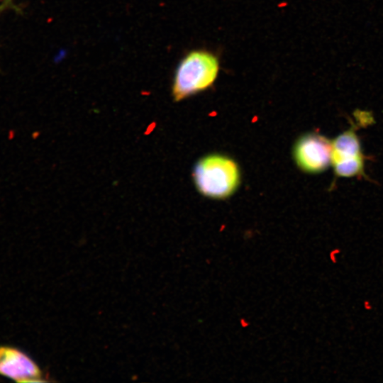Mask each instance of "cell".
Returning <instances> with one entry per match:
<instances>
[{
    "mask_svg": "<svg viewBox=\"0 0 383 383\" xmlns=\"http://www.w3.org/2000/svg\"><path fill=\"white\" fill-rule=\"evenodd\" d=\"M218 72L219 60L215 54L205 50L189 52L175 70L172 87L173 99L179 101L209 88Z\"/></svg>",
    "mask_w": 383,
    "mask_h": 383,
    "instance_id": "6da1fadb",
    "label": "cell"
},
{
    "mask_svg": "<svg viewBox=\"0 0 383 383\" xmlns=\"http://www.w3.org/2000/svg\"><path fill=\"white\" fill-rule=\"evenodd\" d=\"M192 177L197 190L213 199L229 196L240 182V171L236 162L221 155L201 158L194 167Z\"/></svg>",
    "mask_w": 383,
    "mask_h": 383,
    "instance_id": "7a4b0ae2",
    "label": "cell"
},
{
    "mask_svg": "<svg viewBox=\"0 0 383 383\" xmlns=\"http://www.w3.org/2000/svg\"><path fill=\"white\" fill-rule=\"evenodd\" d=\"M365 156L352 126L332 140L331 165L338 177H365Z\"/></svg>",
    "mask_w": 383,
    "mask_h": 383,
    "instance_id": "3957f363",
    "label": "cell"
},
{
    "mask_svg": "<svg viewBox=\"0 0 383 383\" xmlns=\"http://www.w3.org/2000/svg\"><path fill=\"white\" fill-rule=\"evenodd\" d=\"M332 140L318 133L301 136L294 146L293 155L304 172L321 173L331 165Z\"/></svg>",
    "mask_w": 383,
    "mask_h": 383,
    "instance_id": "277c9868",
    "label": "cell"
},
{
    "mask_svg": "<svg viewBox=\"0 0 383 383\" xmlns=\"http://www.w3.org/2000/svg\"><path fill=\"white\" fill-rule=\"evenodd\" d=\"M0 375L17 382H38L41 372L37 364L20 349L0 345Z\"/></svg>",
    "mask_w": 383,
    "mask_h": 383,
    "instance_id": "5b68a950",
    "label": "cell"
},
{
    "mask_svg": "<svg viewBox=\"0 0 383 383\" xmlns=\"http://www.w3.org/2000/svg\"><path fill=\"white\" fill-rule=\"evenodd\" d=\"M340 250L339 249H336L335 250H333V252H331L330 254V256H331V260L333 262H336V260H335V255H334V253H340Z\"/></svg>",
    "mask_w": 383,
    "mask_h": 383,
    "instance_id": "8992f818",
    "label": "cell"
},
{
    "mask_svg": "<svg viewBox=\"0 0 383 383\" xmlns=\"http://www.w3.org/2000/svg\"><path fill=\"white\" fill-rule=\"evenodd\" d=\"M365 307L366 308V309H368V310H370L372 308L371 305L367 301H365Z\"/></svg>",
    "mask_w": 383,
    "mask_h": 383,
    "instance_id": "52a82bcc",
    "label": "cell"
},
{
    "mask_svg": "<svg viewBox=\"0 0 383 383\" xmlns=\"http://www.w3.org/2000/svg\"><path fill=\"white\" fill-rule=\"evenodd\" d=\"M5 4L11 3V0H4Z\"/></svg>",
    "mask_w": 383,
    "mask_h": 383,
    "instance_id": "ba28073f",
    "label": "cell"
}]
</instances>
